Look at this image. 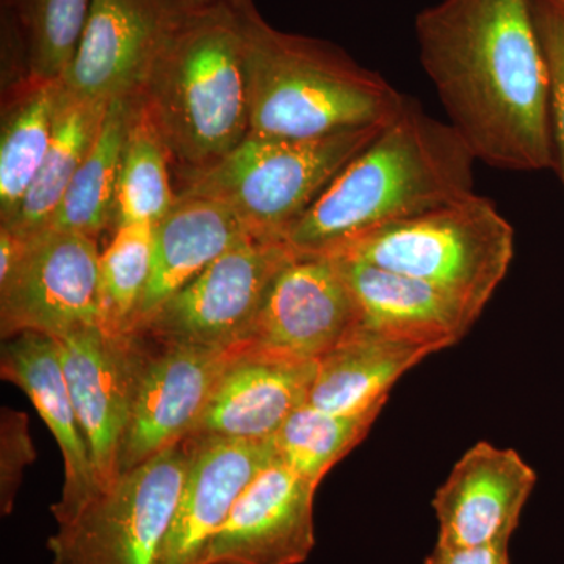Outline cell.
I'll return each mask as SVG.
<instances>
[{
	"instance_id": "cell-14",
	"label": "cell",
	"mask_w": 564,
	"mask_h": 564,
	"mask_svg": "<svg viewBox=\"0 0 564 564\" xmlns=\"http://www.w3.org/2000/svg\"><path fill=\"white\" fill-rule=\"evenodd\" d=\"M536 480L518 452L489 443L474 445L434 496L437 543L454 547L510 543Z\"/></svg>"
},
{
	"instance_id": "cell-18",
	"label": "cell",
	"mask_w": 564,
	"mask_h": 564,
	"mask_svg": "<svg viewBox=\"0 0 564 564\" xmlns=\"http://www.w3.org/2000/svg\"><path fill=\"white\" fill-rule=\"evenodd\" d=\"M3 380L28 393L40 417L50 426L61 445L65 462L62 499L52 505L55 522L66 521L98 494V481L87 441L65 372L55 337L40 333H21L3 340L0 356Z\"/></svg>"
},
{
	"instance_id": "cell-5",
	"label": "cell",
	"mask_w": 564,
	"mask_h": 564,
	"mask_svg": "<svg viewBox=\"0 0 564 564\" xmlns=\"http://www.w3.org/2000/svg\"><path fill=\"white\" fill-rule=\"evenodd\" d=\"M513 256V226L492 202L473 193L364 234L328 258L426 282L481 314L507 276Z\"/></svg>"
},
{
	"instance_id": "cell-28",
	"label": "cell",
	"mask_w": 564,
	"mask_h": 564,
	"mask_svg": "<svg viewBox=\"0 0 564 564\" xmlns=\"http://www.w3.org/2000/svg\"><path fill=\"white\" fill-rule=\"evenodd\" d=\"M22 29L29 79L61 80L82 32L91 0H13Z\"/></svg>"
},
{
	"instance_id": "cell-27",
	"label": "cell",
	"mask_w": 564,
	"mask_h": 564,
	"mask_svg": "<svg viewBox=\"0 0 564 564\" xmlns=\"http://www.w3.org/2000/svg\"><path fill=\"white\" fill-rule=\"evenodd\" d=\"M154 225L118 226L99 259V328L124 337L150 282Z\"/></svg>"
},
{
	"instance_id": "cell-17",
	"label": "cell",
	"mask_w": 564,
	"mask_h": 564,
	"mask_svg": "<svg viewBox=\"0 0 564 564\" xmlns=\"http://www.w3.org/2000/svg\"><path fill=\"white\" fill-rule=\"evenodd\" d=\"M191 464L158 564H204L214 534L243 489L276 459L267 443L191 434Z\"/></svg>"
},
{
	"instance_id": "cell-16",
	"label": "cell",
	"mask_w": 564,
	"mask_h": 564,
	"mask_svg": "<svg viewBox=\"0 0 564 564\" xmlns=\"http://www.w3.org/2000/svg\"><path fill=\"white\" fill-rule=\"evenodd\" d=\"M317 361L239 345L192 434L267 443L313 388Z\"/></svg>"
},
{
	"instance_id": "cell-29",
	"label": "cell",
	"mask_w": 564,
	"mask_h": 564,
	"mask_svg": "<svg viewBox=\"0 0 564 564\" xmlns=\"http://www.w3.org/2000/svg\"><path fill=\"white\" fill-rule=\"evenodd\" d=\"M551 88L555 170L564 191V0H530Z\"/></svg>"
},
{
	"instance_id": "cell-20",
	"label": "cell",
	"mask_w": 564,
	"mask_h": 564,
	"mask_svg": "<svg viewBox=\"0 0 564 564\" xmlns=\"http://www.w3.org/2000/svg\"><path fill=\"white\" fill-rule=\"evenodd\" d=\"M254 232L225 204L177 195L169 214L154 226L150 282L129 334L139 332L174 293L195 280L223 252Z\"/></svg>"
},
{
	"instance_id": "cell-21",
	"label": "cell",
	"mask_w": 564,
	"mask_h": 564,
	"mask_svg": "<svg viewBox=\"0 0 564 564\" xmlns=\"http://www.w3.org/2000/svg\"><path fill=\"white\" fill-rule=\"evenodd\" d=\"M436 351L429 345L359 329L317 359L307 404L337 414L364 413L384 406L392 386Z\"/></svg>"
},
{
	"instance_id": "cell-30",
	"label": "cell",
	"mask_w": 564,
	"mask_h": 564,
	"mask_svg": "<svg viewBox=\"0 0 564 564\" xmlns=\"http://www.w3.org/2000/svg\"><path fill=\"white\" fill-rule=\"evenodd\" d=\"M0 444V507L6 516L13 510L22 473L35 459V448L24 413L3 411Z\"/></svg>"
},
{
	"instance_id": "cell-11",
	"label": "cell",
	"mask_w": 564,
	"mask_h": 564,
	"mask_svg": "<svg viewBox=\"0 0 564 564\" xmlns=\"http://www.w3.org/2000/svg\"><path fill=\"white\" fill-rule=\"evenodd\" d=\"M359 329L358 304L336 259L296 252L239 345L317 361Z\"/></svg>"
},
{
	"instance_id": "cell-15",
	"label": "cell",
	"mask_w": 564,
	"mask_h": 564,
	"mask_svg": "<svg viewBox=\"0 0 564 564\" xmlns=\"http://www.w3.org/2000/svg\"><path fill=\"white\" fill-rule=\"evenodd\" d=\"M57 343L101 491L120 477L121 444L132 397L129 340L107 336L99 326H87L58 337Z\"/></svg>"
},
{
	"instance_id": "cell-25",
	"label": "cell",
	"mask_w": 564,
	"mask_h": 564,
	"mask_svg": "<svg viewBox=\"0 0 564 564\" xmlns=\"http://www.w3.org/2000/svg\"><path fill=\"white\" fill-rule=\"evenodd\" d=\"M383 408L337 414L306 403L273 437L276 458L296 474L321 485L325 475L367 436Z\"/></svg>"
},
{
	"instance_id": "cell-4",
	"label": "cell",
	"mask_w": 564,
	"mask_h": 564,
	"mask_svg": "<svg viewBox=\"0 0 564 564\" xmlns=\"http://www.w3.org/2000/svg\"><path fill=\"white\" fill-rule=\"evenodd\" d=\"M250 135L314 140L388 124L404 98L380 74L325 41L272 28L245 7Z\"/></svg>"
},
{
	"instance_id": "cell-32",
	"label": "cell",
	"mask_w": 564,
	"mask_h": 564,
	"mask_svg": "<svg viewBox=\"0 0 564 564\" xmlns=\"http://www.w3.org/2000/svg\"><path fill=\"white\" fill-rule=\"evenodd\" d=\"M173 2L182 10H196L204 9V7L218 6V3L240 6V3L250 2V0H173Z\"/></svg>"
},
{
	"instance_id": "cell-8",
	"label": "cell",
	"mask_w": 564,
	"mask_h": 564,
	"mask_svg": "<svg viewBox=\"0 0 564 564\" xmlns=\"http://www.w3.org/2000/svg\"><path fill=\"white\" fill-rule=\"evenodd\" d=\"M126 337L131 350L132 397L121 444L120 474L195 432L239 348Z\"/></svg>"
},
{
	"instance_id": "cell-22",
	"label": "cell",
	"mask_w": 564,
	"mask_h": 564,
	"mask_svg": "<svg viewBox=\"0 0 564 564\" xmlns=\"http://www.w3.org/2000/svg\"><path fill=\"white\" fill-rule=\"evenodd\" d=\"M107 110L109 102L77 98L63 88L46 158L13 217L0 223L2 228L28 237L50 228L70 181L101 131Z\"/></svg>"
},
{
	"instance_id": "cell-13",
	"label": "cell",
	"mask_w": 564,
	"mask_h": 564,
	"mask_svg": "<svg viewBox=\"0 0 564 564\" xmlns=\"http://www.w3.org/2000/svg\"><path fill=\"white\" fill-rule=\"evenodd\" d=\"M318 485L274 459L240 494L204 564H302L315 545Z\"/></svg>"
},
{
	"instance_id": "cell-31",
	"label": "cell",
	"mask_w": 564,
	"mask_h": 564,
	"mask_svg": "<svg viewBox=\"0 0 564 564\" xmlns=\"http://www.w3.org/2000/svg\"><path fill=\"white\" fill-rule=\"evenodd\" d=\"M425 564H510V543L454 547L437 543Z\"/></svg>"
},
{
	"instance_id": "cell-3",
	"label": "cell",
	"mask_w": 564,
	"mask_h": 564,
	"mask_svg": "<svg viewBox=\"0 0 564 564\" xmlns=\"http://www.w3.org/2000/svg\"><path fill=\"white\" fill-rule=\"evenodd\" d=\"M251 2V0H250ZM182 10L152 66L141 107L191 176L250 135L247 3Z\"/></svg>"
},
{
	"instance_id": "cell-23",
	"label": "cell",
	"mask_w": 564,
	"mask_h": 564,
	"mask_svg": "<svg viewBox=\"0 0 564 564\" xmlns=\"http://www.w3.org/2000/svg\"><path fill=\"white\" fill-rule=\"evenodd\" d=\"M139 107L140 98L109 104L101 131L70 181L47 229L96 239L115 223L122 158Z\"/></svg>"
},
{
	"instance_id": "cell-1",
	"label": "cell",
	"mask_w": 564,
	"mask_h": 564,
	"mask_svg": "<svg viewBox=\"0 0 564 564\" xmlns=\"http://www.w3.org/2000/svg\"><path fill=\"white\" fill-rule=\"evenodd\" d=\"M419 58L477 162L555 169L551 88L530 0H440L415 20Z\"/></svg>"
},
{
	"instance_id": "cell-7",
	"label": "cell",
	"mask_w": 564,
	"mask_h": 564,
	"mask_svg": "<svg viewBox=\"0 0 564 564\" xmlns=\"http://www.w3.org/2000/svg\"><path fill=\"white\" fill-rule=\"evenodd\" d=\"M191 464L181 443L120 474L50 538L54 564H158Z\"/></svg>"
},
{
	"instance_id": "cell-6",
	"label": "cell",
	"mask_w": 564,
	"mask_h": 564,
	"mask_svg": "<svg viewBox=\"0 0 564 564\" xmlns=\"http://www.w3.org/2000/svg\"><path fill=\"white\" fill-rule=\"evenodd\" d=\"M384 126L314 140L247 137L215 165L187 176L181 195L225 204L259 239L284 240L293 223Z\"/></svg>"
},
{
	"instance_id": "cell-19",
	"label": "cell",
	"mask_w": 564,
	"mask_h": 564,
	"mask_svg": "<svg viewBox=\"0 0 564 564\" xmlns=\"http://www.w3.org/2000/svg\"><path fill=\"white\" fill-rule=\"evenodd\" d=\"M336 261L355 295L366 332L441 351L458 344L481 315L426 282L361 262Z\"/></svg>"
},
{
	"instance_id": "cell-2",
	"label": "cell",
	"mask_w": 564,
	"mask_h": 564,
	"mask_svg": "<svg viewBox=\"0 0 564 564\" xmlns=\"http://www.w3.org/2000/svg\"><path fill=\"white\" fill-rule=\"evenodd\" d=\"M474 158L448 122L404 98L402 109L299 218L284 240L329 256L364 234L475 193Z\"/></svg>"
},
{
	"instance_id": "cell-26",
	"label": "cell",
	"mask_w": 564,
	"mask_h": 564,
	"mask_svg": "<svg viewBox=\"0 0 564 564\" xmlns=\"http://www.w3.org/2000/svg\"><path fill=\"white\" fill-rule=\"evenodd\" d=\"M170 154L143 107L137 111L122 158L115 225H158L177 195L170 184Z\"/></svg>"
},
{
	"instance_id": "cell-24",
	"label": "cell",
	"mask_w": 564,
	"mask_h": 564,
	"mask_svg": "<svg viewBox=\"0 0 564 564\" xmlns=\"http://www.w3.org/2000/svg\"><path fill=\"white\" fill-rule=\"evenodd\" d=\"M3 113L0 132V223L10 220L50 150L62 99L61 80H33Z\"/></svg>"
},
{
	"instance_id": "cell-9",
	"label": "cell",
	"mask_w": 564,
	"mask_h": 564,
	"mask_svg": "<svg viewBox=\"0 0 564 564\" xmlns=\"http://www.w3.org/2000/svg\"><path fill=\"white\" fill-rule=\"evenodd\" d=\"M295 256L285 240H243L223 252L129 336L206 347L239 345L274 276Z\"/></svg>"
},
{
	"instance_id": "cell-10",
	"label": "cell",
	"mask_w": 564,
	"mask_h": 564,
	"mask_svg": "<svg viewBox=\"0 0 564 564\" xmlns=\"http://www.w3.org/2000/svg\"><path fill=\"white\" fill-rule=\"evenodd\" d=\"M96 239L44 229L29 237L20 262L0 281V333L58 337L99 326Z\"/></svg>"
},
{
	"instance_id": "cell-12",
	"label": "cell",
	"mask_w": 564,
	"mask_h": 564,
	"mask_svg": "<svg viewBox=\"0 0 564 564\" xmlns=\"http://www.w3.org/2000/svg\"><path fill=\"white\" fill-rule=\"evenodd\" d=\"M181 13L173 0H91L63 88L90 101L141 98Z\"/></svg>"
}]
</instances>
